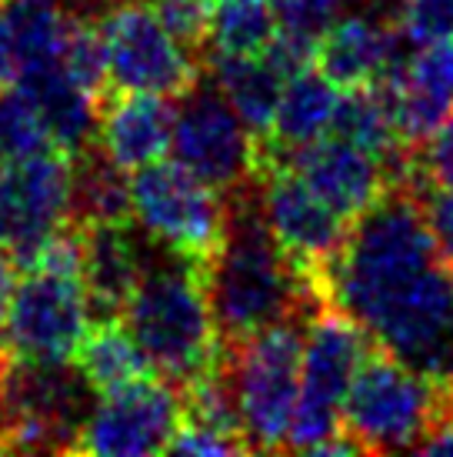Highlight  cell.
Wrapping results in <instances>:
<instances>
[{
    "label": "cell",
    "instance_id": "1",
    "mask_svg": "<svg viewBox=\"0 0 453 457\" xmlns=\"http://www.w3.org/2000/svg\"><path fill=\"white\" fill-rule=\"evenodd\" d=\"M317 280L324 301L347 311L377 347L453 391V267L416 191L391 184Z\"/></svg>",
    "mask_w": 453,
    "mask_h": 457
},
{
    "label": "cell",
    "instance_id": "2",
    "mask_svg": "<svg viewBox=\"0 0 453 457\" xmlns=\"http://www.w3.org/2000/svg\"><path fill=\"white\" fill-rule=\"evenodd\" d=\"M207 294L224 347H237L287 318H310L327 304L314 278L303 274L274 241L253 184L226 194V228L207 267Z\"/></svg>",
    "mask_w": 453,
    "mask_h": 457
},
{
    "label": "cell",
    "instance_id": "3",
    "mask_svg": "<svg viewBox=\"0 0 453 457\" xmlns=\"http://www.w3.org/2000/svg\"><path fill=\"white\" fill-rule=\"evenodd\" d=\"M120 318L151 368L174 387L207 374L224 357L207 294V267L161 244H147L144 270Z\"/></svg>",
    "mask_w": 453,
    "mask_h": 457
},
{
    "label": "cell",
    "instance_id": "4",
    "mask_svg": "<svg viewBox=\"0 0 453 457\" xmlns=\"http://www.w3.org/2000/svg\"><path fill=\"white\" fill-rule=\"evenodd\" d=\"M370 344L374 341L367 337V330L337 304H320L307 318L301 397L290 418L284 451L360 454L353 437L343 431V397Z\"/></svg>",
    "mask_w": 453,
    "mask_h": 457
},
{
    "label": "cell",
    "instance_id": "5",
    "mask_svg": "<svg viewBox=\"0 0 453 457\" xmlns=\"http://www.w3.org/2000/svg\"><path fill=\"white\" fill-rule=\"evenodd\" d=\"M303 330L307 318H287L237 347H224L240 428L247 447L257 454L284 451L290 418L301 397Z\"/></svg>",
    "mask_w": 453,
    "mask_h": 457
},
{
    "label": "cell",
    "instance_id": "6",
    "mask_svg": "<svg viewBox=\"0 0 453 457\" xmlns=\"http://www.w3.org/2000/svg\"><path fill=\"white\" fill-rule=\"evenodd\" d=\"M94 387L70 361L13 357L0 381V431L13 454H74Z\"/></svg>",
    "mask_w": 453,
    "mask_h": 457
},
{
    "label": "cell",
    "instance_id": "7",
    "mask_svg": "<svg viewBox=\"0 0 453 457\" xmlns=\"http://www.w3.org/2000/svg\"><path fill=\"white\" fill-rule=\"evenodd\" d=\"M443 387L370 344L343 397V431L360 454L414 451L443 404Z\"/></svg>",
    "mask_w": 453,
    "mask_h": 457
},
{
    "label": "cell",
    "instance_id": "8",
    "mask_svg": "<svg viewBox=\"0 0 453 457\" xmlns=\"http://www.w3.org/2000/svg\"><path fill=\"white\" fill-rule=\"evenodd\" d=\"M130 217L153 244L210 267L224 241L226 194L161 157L130 174Z\"/></svg>",
    "mask_w": 453,
    "mask_h": 457
},
{
    "label": "cell",
    "instance_id": "9",
    "mask_svg": "<svg viewBox=\"0 0 453 457\" xmlns=\"http://www.w3.org/2000/svg\"><path fill=\"white\" fill-rule=\"evenodd\" d=\"M97 27L111 90L184 97L203 77V64L170 37L151 0H111Z\"/></svg>",
    "mask_w": 453,
    "mask_h": 457
},
{
    "label": "cell",
    "instance_id": "10",
    "mask_svg": "<svg viewBox=\"0 0 453 457\" xmlns=\"http://www.w3.org/2000/svg\"><path fill=\"white\" fill-rule=\"evenodd\" d=\"M177 101L180 104L174 107L170 130V151L177 164H184L190 174L207 180L220 194L251 184L260 140L237 117L214 77L203 71L201 80Z\"/></svg>",
    "mask_w": 453,
    "mask_h": 457
},
{
    "label": "cell",
    "instance_id": "11",
    "mask_svg": "<svg viewBox=\"0 0 453 457\" xmlns=\"http://www.w3.org/2000/svg\"><path fill=\"white\" fill-rule=\"evenodd\" d=\"M90 324L84 278L30 261L13 284L4 311V337L21 361H70L77 341Z\"/></svg>",
    "mask_w": 453,
    "mask_h": 457
},
{
    "label": "cell",
    "instance_id": "12",
    "mask_svg": "<svg viewBox=\"0 0 453 457\" xmlns=\"http://www.w3.org/2000/svg\"><path fill=\"white\" fill-rule=\"evenodd\" d=\"M253 197L264 214L267 228L280 244V251L301 267L303 274H310L314 284L320 287V270L330 257L340 251V244L347 241L350 220L340 217L314 187L290 170L280 161L270 157H257V170H253Z\"/></svg>",
    "mask_w": 453,
    "mask_h": 457
},
{
    "label": "cell",
    "instance_id": "13",
    "mask_svg": "<svg viewBox=\"0 0 453 457\" xmlns=\"http://www.w3.org/2000/svg\"><path fill=\"white\" fill-rule=\"evenodd\" d=\"M180 391L157 370H147L101 394V401L90 407L74 454H164L180 428Z\"/></svg>",
    "mask_w": 453,
    "mask_h": 457
},
{
    "label": "cell",
    "instance_id": "14",
    "mask_svg": "<svg viewBox=\"0 0 453 457\" xmlns=\"http://www.w3.org/2000/svg\"><path fill=\"white\" fill-rule=\"evenodd\" d=\"M70 224V154L0 161V244L24 267L51 234Z\"/></svg>",
    "mask_w": 453,
    "mask_h": 457
},
{
    "label": "cell",
    "instance_id": "15",
    "mask_svg": "<svg viewBox=\"0 0 453 457\" xmlns=\"http://www.w3.org/2000/svg\"><path fill=\"white\" fill-rule=\"evenodd\" d=\"M257 157H270V161H280L290 170H297L314 187V194H320L350 224L367 207H374L380 201V194L393 184L391 170L380 157H374L350 140L334 137V134H324V137L290 147V151L260 147Z\"/></svg>",
    "mask_w": 453,
    "mask_h": 457
},
{
    "label": "cell",
    "instance_id": "16",
    "mask_svg": "<svg viewBox=\"0 0 453 457\" xmlns=\"http://www.w3.org/2000/svg\"><path fill=\"white\" fill-rule=\"evenodd\" d=\"M393 13H347L314 40V67L337 87H367L414 57Z\"/></svg>",
    "mask_w": 453,
    "mask_h": 457
},
{
    "label": "cell",
    "instance_id": "17",
    "mask_svg": "<svg viewBox=\"0 0 453 457\" xmlns=\"http://www.w3.org/2000/svg\"><path fill=\"white\" fill-rule=\"evenodd\" d=\"M174 104L161 94L144 90H103L97 101V134L94 144L124 170L161 161L170 151Z\"/></svg>",
    "mask_w": 453,
    "mask_h": 457
},
{
    "label": "cell",
    "instance_id": "18",
    "mask_svg": "<svg viewBox=\"0 0 453 457\" xmlns=\"http://www.w3.org/2000/svg\"><path fill=\"white\" fill-rule=\"evenodd\" d=\"M77 230L90 318H120L144 270L147 244L134 234V220H90L77 224Z\"/></svg>",
    "mask_w": 453,
    "mask_h": 457
},
{
    "label": "cell",
    "instance_id": "19",
    "mask_svg": "<svg viewBox=\"0 0 453 457\" xmlns=\"http://www.w3.org/2000/svg\"><path fill=\"white\" fill-rule=\"evenodd\" d=\"M203 71L214 77L217 87L224 90L230 107L247 124L257 140H264L274 128L280 94L287 84V74L280 71L270 54H251V57H210Z\"/></svg>",
    "mask_w": 453,
    "mask_h": 457
},
{
    "label": "cell",
    "instance_id": "20",
    "mask_svg": "<svg viewBox=\"0 0 453 457\" xmlns=\"http://www.w3.org/2000/svg\"><path fill=\"white\" fill-rule=\"evenodd\" d=\"M337 97V84L327 80L314 64L287 77L277 114H274V128L260 140V147L290 151V147H301V144L324 137L330 130V120H334Z\"/></svg>",
    "mask_w": 453,
    "mask_h": 457
},
{
    "label": "cell",
    "instance_id": "21",
    "mask_svg": "<svg viewBox=\"0 0 453 457\" xmlns=\"http://www.w3.org/2000/svg\"><path fill=\"white\" fill-rule=\"evenodd\" d=\"M70 364L94 387V394L120 387V384L153 370L124 318H90L84 337L77 341L74 354H70Z\"/></svg>",
    "mask_w": 453,
    "mask_h": 457
},
{
    "label": "cell",
    "instance_id": "22",
    "mask_svg": "<svg viewBox=\"0 0 453 457\" xmlns=\"http://www.w3.org/2000/svg\"><path fill=\"white\" fill-rule=\"evenodd\" d=\"M90 220H134L130 178L97 144L70 154V224Z\"/></svg>",
    "mask_w": 453,
    "mask_h": 457
},
{
    "label": "cell",
    "instance_id": "23",
    "mask_svg": "<svg viewBox=\"0 0 453 457\" xmlns=\"http://www.w3.org/2000/svg\"><path fill=\"white\" fill-rule=\"evenodd\" d=\"M277 34V13L270 0H214L207 57H251L264 54Z\"/></svg>",
    "mask_w": 453,
    "mask_h": 457
},
{
    "label": "cell",
    "instance_id": "24",
    "mask_svg": "<svg viewBox=\"0 0 453 457\" xmlns=\"http://www.w3.org/2000/svg\"><path fill=\"white\" fill-rule=\"evenodd\" d=\"M47 120L21 87H0V161H24L34 154L54 151Z\"/></svg>",
    "mask_w": 453,
    "mask_h": 457
},
{
    "label": "cell",
    "instance_id": "25",
    "mask_svg": "<svg viewBox=\"0 0 453 457\" xmlns=\"http://www.w3.org/2000/svg\"><path fill=\"white\" fill-rule=\"evenodd\" d=\"M400 184H407L410 191H424L433 184H453V111L420 147L407 151Z\"/></svg>",
    "mask_w": 453,
    "mask_h": 457
},
{
    "label": "cell",
    "instance_id": "26",
    "mask_svg": "<svg viewBox=\"0 0 453 457\" xmlns=\"http://www.w3.org/2000/svg\"><path fill=\"white\" fill-rule=\"evenodd\" d=\"M157 17L164 21L170 37L203 64L207 40H210V13L214 0H151Z\"/></svg>",
    "mask_w": 453,
    "mask_h": 457
},
{
    "label": "cell",
    "instance_id": "27",
    "mask_svg": "<svg viewBox=\"0 0 453 457\" xmlns=\"http://www.w3.org/2000/svg\"><path fill=\"white\" fill-rule=\"evenodd\" d=\"M393 17L414 47H433L453 37V0H403Z\"/></svg>",
    "mask_w": 453,
    "mask_h": 457
},
{
    "label": "cell",
    "instance_id": "28",
    "mask_svg": "<svg viewBox=\"0 0 453 457\" xmlns=\"http://www.w3.org/2000/svg\"><path fill=\"white\" fill-rule=\"evenodd\" d=\"M274 13H277V27L301 34V37L317 40L324 34V27L337 17V4L334 0H270Z\"/></svg>",
    "mask_w": 453,
    "mask_h": 457
},
{
    "label": "cell",
    "instance_id": "29",
    "mask_svg": "<svg viewBox=\"0 0 453 457\" xmlns=\"http://www.w3.org/2000/svg\"><path fill=\"white\" fill-rule=\"evenodd\" d=\"M424 217H427L430 230H433V241L441 247V254L450 261L453 267V184H433L416 191Z\"/></svg>",
    "mask_w": 453,
    "mask_h": 457
},
{
    "label": "cell",
    "instance_id": "30",
    "mask_svg": "<svg viewBox=\"0 0 453 457\" xmlns=\"http://www.w3.org/2000/svg\"><path fill=\"white\" fill-rule=\"evenodd\" d=\"M167 451H174V454H207V457L243 454L240 445H234L230 437L210 431V428H201V424H194V420H184V418H180V428H177L174 441H170Z\"/></svg>",
    "mask_w": 453,
    "mask_h": 457
},
{
    "label": "cell",
    "instance_id": "31",
    "mask_svg": "<svg viewBox=\"0 0 453 457\" xmlns=\"http://www.w3.org/2000/svg\"><path fill=\"white\" fill-rule=\"evenodd\" d=\"M17 257L11 254L7 244H0V320H4V311H7V301L13 294V284H17Z\"/></svg>",
    "mask_w": 453,
    "mask_h": 457
},
{
    "label": "cell",
    "instance_id": "32",
    "mask_svg": "<svg viewBox=\"0 0 453 457\" xmlns=\"http://www.w3.org/2000/svg\"><path fill=\"white\" fill-rule=\"evenodd\" d=\"M11 344H7V337H4V328H0V381H4V374H7V368H11Z\"/></svg>",
    "mask_w": 453,
    "mask_h": 457
},
{
    "label": "cell",
    "instance_id": "33",
    "mask_svg": "<svg viewBox=\"0 0 453 457\" xmlns=\"http://www.w3.org/2000/svg\"><path fill=\"white\" fill-rule=\"evenodd\" d=\"M0 454H11V451H7V441H4V431H0Z\"/></svg>",
    "mask_w": 453,
    "mask_h": 457
},
{
    "label": "cell",
    "instance_id": "34",
    "mask_svg": "<svg viewBox=\"0 0 453 457\" xmlns=\"http://www.w3.org/2000/svg\"><path fill=\"white\" fill-rule=\"evenodd\" d=\"M334 4H337V7H343V4H360V0H334Z\"/></svg>",
    "mask_w": 453,
    "mask_h": 457
},
{
    "label": "cell",
    "instance_id": "35",
    "mask_svg": "<svg viewBox=\"0 0 453 457\" xmlns=\"http://www.w3.org/2000/svg\"><path fill=\"white\" fill-rule=\"evenodd\" d=\"M450 47H453V37H450Z\"/></svg>",
    "mask_w": 453,
    "mask_h": 457
},
{
    "label": "cell",
    "instance_id": "36",
    "mask_svg": "<svg viewBox=\"0 0 453 457\" xmlns=\"http://www.w3.org/2000/svg\"><path fill=\"white\" fill-rule=\"evenodd\" d=\"M450 394H453V391H450Z\"/></svg>",
    "mask_w": 453,
    "mask_h": 457
}]
</instances>
